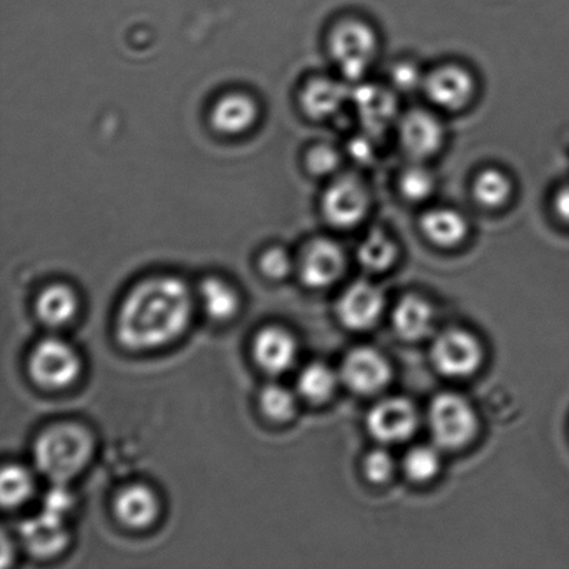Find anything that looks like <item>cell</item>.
I'll use <instances>...</instances> for the list:
<instances>
[{
  "mask_svg": "<svg viewBox=\"0 0 569 569\" xmlns=\"http://www.w3.org/2000/svg\"><path fill=\"white\" fill-rule=\"evenodd\" d=\"M192 298L176 277L150 278L127 296L117 318V339L127 349L148 350L171 342L191 320Z\"/></svg>",
  "mask_w": 569,
  "mask_h": 569,
  "instance_id": "1",
  "label": "cell"
},
{
  "mask_svg": "<svg viewBox=\"0 0 569 569\" xmlns=\"http://www.w3.org/2000/svg\"><path fill=\"white\" fill-rule=\"evenodd\" d=\"M93 439L80 423H58L39 435L33 457L39 472L56 485L76 478L91 460Z\"/></svg>",
  "mask_w": 569,
  "mask_h": 569,
  "instance_id": "2",
  "label": "cell"
},
{
  "mask_svg": "<svg viewBox=\"0 0 569 569\" xmlns=\"http://www.w3.org/2000/svg\"><path fill=\"white\" fill-rule=\"evenodd\" d=\"M328 50L343 80L361 82L378 58L379 37L370 22L351 17L335 24Z\"/></svg>",
  "mask_w": 569,
  "mask_h": 569,
  "instance_id": "3",
  "label": "cell"
},
{
  "mask_svg": "<svg viewBox=\"0 0 569 569\" xmlns=\"http://www.w3.org/2000/svg\"><path fill=\"white\" fill-rule=\"evenodd\" d=\"M371 208L370 188L355 172L333 177L321 199L323 219L337 230H355L365 224Z\"/></svg>",
  "mask_w": 569,
  "mask_h": 569,
  "instance_id": "4",
  "label": "cell"
},
{
  "mask_svg": "<svg viewBox=\"0 0 569 569\" xmlns=\"http://www.w3.org/2000/svg\"><path fill=\"white\" fill-rule=\"evenodd\" d=\"M429 429L443 449H461L476 438L477 412L470 401L456 393H440L428 411Z\"/></svg>",
  "mask_w": 569,
  "mask_h": 569,
  "instance_id": "5",
  "label": "cell"
},
{
  "mask_svg": "<svg viewBox=\"0 0 569 569\" xmlns=\"http://www.w3.org/2000/svg\"><path fill=\"white\" fill-rule=\"evenodd\" d=\"M395 131L401 152L410 161L427 163L445 147L446 128L432 110L415 108L405 111Z\"/></svg>",
  "mask_w": 569,
  "mask_h": 569,
  "instance_id": "6",
  "label": "cell"
},
{
  "mask_svg": "<svg viewBox=\"0 0 569 569\" xmlns=\"http://www.w3.org/2000/svg\"><path fill=\"white\" fill-rule=\"evenodd\" d=\"M350 104L353 106L362 132L376 139L389 130H396L401 116L398 92L392 87L378 83H357L351 91Z\"/></svg>",
  "mask_w": 569,
  "mask_h": 569,
  "instance_id": "7",
  "label": "cell"
},
{
  "mask_svg": "<svg viewBox=\"0 0 569 569\" xmlns=\"http://www.w3.org/2000/svg\"><path fill=\"white\" fill-rule=\"evenodd\" d=\"M422 92L435 109L459 113L476 98L477 80L465 66L442 64L427 72Z\"/></svg>",
  "mask_w": 569,
  "mask_h": 569,
  "instance_id": "8",
  "label": "cell"
},
{
  "mask_svg": "<svg viewBox=\"0 0 569 569\" xmlns=\"http://www.w3.org/2000/svg\"><path fill=\"white\" fill-rule=\"evenodd\" d=\"M28 371L39 387L66 388L80 376V356L64 340L44 339L32 350L30 361H28Z\"/></svg>",
  "mask_w": 569,
  "mask_h": 569,
  "instance_id": "9",
  "label": "cell"
},
{
  "mask_svg": "<svg viewBox=\"0 0 569 569\" xmlns=\"http://www.w3.org/2000/svg\"><path fill=\"white\" fill-rule=\"evenodd\" d=\"M433 366L451 378H466L477 372L483 359V350L476 335L465 329H448L432 345Z\"/></svg>",
  "mask_w": 569,
  "mask_h": 569,
  "instance_id": "10",
  "label": "cell"
},
{
  "mask_svg": "<svg viewBox=\"0 0 569 569\" xmlns=\"http://www.w3.org/2000/svg\"><path fill=\"white\" fill-rule=\"evenodd\" d=\"M345 250L329 238H318L307 244L301 253L299 274L306 287L327 288L343 276Z\"/></svg>",
  "mask_w": 569,
  "mask_h": 569,
  "instance_id": "11",
  "label": "cell"
},
{
  "mask_svg": "<svg viewBox=\"0 0 569 569\" xmlns=\"http://www.w3.org/2000/svg\"><path fill=\"white\" fill-rule=\"evenodd\" d=\"M418 427V412L411 401L390 398L373 406L367 417V428L383 443H399L409 439Z\"/></svg>",
  "mask_w": 569,
  "mask_h": 569,
  "instance_id": "12",
  "label": "cell"
},
{
  "mask_svg": "<svg viewBox=\"0 0 569 569\" xmlns=\"http://www.w3.org/2000/svg\"><path fill=\"white\" fill-rule=\"evenodd\" d=\"M340 379L355 393L372 395L389 383L390 366L387 357L376 349L357 348L346 356Z\"/></svg>",
  "mask_w": 569,
  "mask_h": 569,
  "instance_id": "13",
  "label": "cell"
},
{
  "mask_svg": "<svg viewBox=\"0 0 569 569\" xmlns=\"http://www.w3.org/2000/svg\"><path fill=\"white\" fill-rule=\"evenodd\" d=\"M349 82L343 78L315 77L307 81L300 93V104L312 120H332L351 102Z\"/></svg>",
  "mask_w": 569,
  "mask_h": 569,
  "instance_id": "14",
  "label": "cell"
},
{
  "mask_svg": "<svg viewBox=\"0 0 569 569\" xmlns=\"http://www.w3.org/2000/svg\"><path fill=\"white\" fill-rule=\"evenodd\" d=\"M383 295L376 284H350L338 301V317L346 328L365 331L379 320L383 311Z\"/></svg>",
  "mask_w": 569,
  "mask_h": 569,
  "instance_id": "15",
  "label": "cell"
},
{
  "mask_svg": "<svg viewBox=\"0 0 569 569\" xmlns=\"http://www.w3.org/2000/svg\"><path fill=\"white\" fill-rule=\"evenodd\" d=\"M61 517L58 512L44 509L41 515L21 523L22 542L31 555L47 559L66 548L69 533Z\"/></svg>",
  "mask_w": 569,
  "mask_h": 569,
  "instance_id": "16",
  "label": "cell"
},
{
  "mask_svg": "<svg viewBox=\"0 0 569 569\" xmlns=\"http://www.w3.org/2000/svg\"><path fill=\"white\" fill-rule=\"evenodd\" d=\"M420 228L429 242L443 249L460 247L470 233L467 217L460 210L445 206L428 209L421 217Z\"/></svg>",
  "mask_w": 569,
  "mask_h": 569,
  "instance_id": "17",
  "label": "cell"
},
{
  "mask_svg": "<svg viewBox=\"0 0 569 569\" xmlns=\"http://www.w3.org/2000/svg\"><path fill=\"white\" fill-rule=\"evenodd\" d=\"M253 351L256 361L264 371L281 373L293 366L298 346L284 329L270 327L256 337Z\"/></svg>",
  "mask_w": 569,
  "mask_h": 569,
  "instance_id": "18",
  "label": "cell"
},
{
  "mask_svg": "<svg viewBox=\"0 0 569 569\" xmlns=\"http://www.w3.org/2000/svg\"><path fill=\"white\" fill-rule=\"evenodd\" d=\"M114 512L126 527L142 529L158 518L159 501L152 489L143 485H131L117 495Z\"/></svg>",
  "mask_w": 569,
  "mask_h": 569,
  "instance_id": "19",
  "label": "cell"
},
{
  "mask_svg": "<svg viewBox=\"0 0 569 569\" xmlns=\"http://www.w3.org/2000/svg\"><path fill=\"white\" fill-rule=\"evenodd\" d=\"M258 106L243 93H230L221 98L211 111V122L217 131L226 136L247 132L258 120Z\"/></svg>",
  "mask_w": 569,
  "mask_h": 569,
  "instance_id": "20",
  "label": "cell"
},
{
  "mask_svg": "<svg viewBox=\"0 0 569 569\" xmlns=\"http://www.w3.org/2000/svg\"><path fill=\"white\" fill-rule=\"evenodd\" d=\"M395 331L406 340H420L431 332L433 310L418 295H407L396 305L392 316Z\"/></svg>",
  "mask_w": 569,
  "mask_h": 569,
  "instance_id": "21",
  "label": "cell"
},
{
  "mask_svg": "<svg viewBox=\"0 0 569 569\" xmlns=\"http://www.w3.org/2000/svg\"><path fill=\"white\" fill-rule=\"evenodd\" d=\"M400 248L392 236L383 228H372L361 239L356 256L362 269L370 272H383L392 269L398 261Z\"/></svg>",
  "mask_w": 569,
  "mask_h": 569,
  "instance_id": "22",
  "label": "cell"
},
{
  "mask_svg": "<svg viewBox=\"0 0 569 569\" xmlns=\"http://www.w3.org/2000/svg\"><path fill=\"white\" fill-rule=\"evenodd\" d=\"M471 193L481 208L499 210L510 203L515 194V183L506 171L498 167H487L473 178Z\"/></svg>",
  "mask_w": 569,
  "mask_h": 569,
  "instance_id": "23",
  "label": "cell"
},
{
  "mask_svg": "<svg viewBox=\"0 0 569 569\" xmlns=\"http://www.w3.org/2000/svg\"><path fill=\"white\" fill-rule=\"evenodd\" d=\"M39 320L48 327H61L72 320L78 309L74 290L66 284H50L37 299Z\"/></svg>",
  "mask_w": 569,
  "mask_h": 569,
  "instance_id": "24",
  "label": "cell"
},
{
  "mask_svg": "<svg viewBox=\"0 0 569 569\" xmlns=\"http://www.w3.org/2000/svg\"><path fill=\"white\" fill-rule=\"evenodd\" d=\"M400 197L406 202L420 204L428 202L437 192L438 180L423 161H410L398 178Z\"/></svg>",
  "mask_w": 569,
  "mask_h": 569,
  "instance_id": "25",
  "label": "cell"
},
{
  "mask_svg": "<svg viewBox=\"0 0 569 569\" xmlns=\"http://www.w3.org/2000/svg\"><path fill=\"white\" fill-rule=\"evenodd\" d=\"M203 307L208 316L217 321H224L236 316L239 298L236 289L220 278H208L200 287Z\"/></svg>",
  "mask_w": 569,
  "mask_h": 569,
  "instance_id": "26",
  "label": "cell"
},
{
  "mask_svg": "<svg viewBox=\"0 0 569 569\" xmlns=\"http://www.w3.org/2000/svg\"><path fill=\"white\" fill-rule=\"evenodd\" d=\"M338 378L331 368L322 362H312L301 371L299 377V393L312 403H323L337 389Z\"/></svg>",
  "mask_w": 569,
  "mask_h": 569,
  "instance_id": "27",
  "label": "cell"
},
{
  "mask_svg": "<svg viewBox=\"0 0 569 569\" xmlns=\"http://www.w3.org/2000/svg\"><path fill=\"white\" fill-rule=\"evenodd\" d=\"M33 492L31 473L20 466L3 468L0 477V499L4 509L24 505Z\"/></svg>",
  "mask_w": 569,
  "mask_h": 569,
  "instance_id": "28",
  "label": "cell"
},
{
  "mask_svg": "<svg viewBox=\"0 0 569 569\" xmlns=\"http://www.w3.org/2000/svg\"><path fill=\"white\" fill-rule=\"evenodd\" d=\"M403 470L412 482H428L438 476L440 470V456L437 449L429 446H416L407 451L403 460Z\"/></svg>",
  "mask_w": 569,
  "mask_h": 569,
  "instance_id": "29",
  "label": "cell"
},
{
  "mask_svg": "<svg viewBox=\"0 0 569 569\" xmlns=\"http://www.w3.org/2000/svg\"><path fill=\"white\" fill-rule=\"evenodd\" d=\"M260 406L271 420L284 422L296 415V398L289 389L281 385H269L260 395Z\"/></svg>",
  "mask_w": 569,
  "mask_h": 569,
  "instance_id": "30",
  "label": "cell"
},
{
  "mask_svg": "<svg viewBox=\"0 0 569 569\" xmlns=\"http://www.w3.org/2000/svg\"><path fill=\"white\" fill-rule=\"evenodd\" d=\"M343 154L329 143L315 144L306 154V167L315 177H337Z\"/></svg>",
  "mask_w": 569,
  "mask_h": 569,
  "instance_id": "31",
  "label": "cell"
},
{
  "mask_svg": "<svg viewBox=\"0 0 569 569\" xmlns=\"http://www.w3.org/2000/svg\"><path fill=\"white\" fill-rule=\"evenodd\" d=\"M426 74L427 72H422L420 67L412 61H399L390 70V83H392L390 87L399 93L422 91Z\"/></svg>",
  "mask_w": 569,
  "mask_h": 569,
  "instance_id": "32",
  "label": "cell"
},
{
  "mask_svg": "<svg viewBox=\"0 0 569 569\" xmlns=\"http://www.w3.org/2000/svg\"><path fill=\"white\" fill-rule=\"evenodd\" d=\"M362 471L368 481L372 483L388 482L395 472L393 457L381 449L372 450L362 461Z\"/></svg>",
  "mask_w": 569,
  "mask_h": 569,
  "instance_id": "33",
  "label": "cell"
},
{
  "mask_svg": "<svg viewBox=\"0 0 569 569\" xmlns=\"http://www.w3.org/2000/svg\"><path fill=\"white\" fill-rule=\"evenodd\" d=\"M260 269L271 280H282L292 271V260L287 250L272 248L261 256Z\"/></svg>",
  "mask_w": 569,
  "mask_h": 569,
  "instance_id": "34",
  "label": "cell"
},
{
  "mask_svg": "<svg viewBox=\"0 0 569 569\" xmlns=\"http://www.w3.org/2000/svg\"><path fill=\"white\" fill-rule=\"evenodd\" d=\"M373 141H377V139L368 136L366 132L351 139L348 144L350 159H353L356 163L370 164L373 158H376V153H373V150H376V148H373Z\"/></svg>",
  "mask_w": 569,
  "mask_h": 569,
  "instance_id": "35",
  "label": "cell"
},
{
  "mask_svg": "<svg viewBox=\"0 0 569 569\" xmlns=\"http://www.w3.org/2000/svg\"><path fill=\"white\" fill-rule=\"evenodd\" d=\"M56 487H58V489L52 490V492L48 495L47 506H44V509L63 516V512L69 509V506L71 505V499L69 495L63 492V490H60L61 485H56Z\"/></svg>",
  "mask_w": 569,
  "mask_h": 569,
  "instance_id": "36",
  "label": "cell"
},
{
  "mask_svg": "<svg viewBox=\"0 0 569 569\" xmlns=\"http://www.w3.org/2000/svg\"><path fill=\"white\" fill-rule=\"evenodd\" d=\"M553 209L557 217L569 224V183L556 192Z\"/></svg>",
  "mask_w": 569,
  "mask_h": 569,
  "instance_id": "37",
  "label": "cell"
}]
</instances>
